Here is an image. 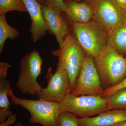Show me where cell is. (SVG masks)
<instances>
[{
  "label": "cell",
  "mask_w": 126,
  "mask_h": 126,
  "mask_svg": "<svg viewBox=\"0 0 126 126\" xmlns=\"http://www.w3.org/2000/svg\"><path fill=\"white\" fill-rule=\"evenodd\" d=\"M7 76V74H0V108L10 110V103L7 96L11 89V82L6 80Z\"/></svg>",
  "instance_id": "obj_18"
},
{
  "label": "cell",
  "mask_w": 126,
  "mask_h": 126,
  "mask_svg": "<svg viewBox=\"0 0 126 126\" xmlns=\"http://www.w3.org/2000/svg\"><path fill=\"white\" fill-rule=\"evenodd\" d=\"M59 104L60 112H70L80 118L91 117L110 110L108 97L100 95L76 96L69 93Z\"/></svg>",
  "instance_id": "obj_5"
},
{
  "label": "cell",
  "mask_w": 126,
  "mask_h": 126,
  "mask_svg": "<svg viewBox=\"0 0 126 126\" xmlns=\"http://www.w3.org/2000/svg\"><path fill=\"white\" fill-rule=\"evenodd\" d=\"M70 24L73 33L86 54L94 58L107 46L108 30L95 21Z\"/></svg>",
  "instance_id": "obj_3"
},
{
  "label": "cell",
  "mask_w": 126,
  "mask_h": 126,
  "mask_svg": "<svg viewBox=\"0 0 126 126\" xmlns=\"http://www.w3.org/2000/svg\"><path fill=\"white\" fill-rule=\"evenodd\" d=\"M92 0H64V1H91Z\"/></svg>",
  "instance_id": "obj_27"
},
{
  "label": "cell",
  "mask_w": 126,
  "mask_h": 126,
  "mask_svg": "<svg viewBox=\"0 0 126 126\" xmlns=\"http://www.w3.org/2000/svg\"><path fill=\"white\" fill-rule=\"evenodd\" d=\"M109 110H126V87L116 90L108 97Z\"/></svg>",
  "instance_id": "obj_16"
},
{
  "label": "cell",
  "mask_w": 126,
  "mask_h": 126,
  "mask_svg": "<svg viewBox=\"0 0 126 126\" xmlns=\"http://www.w3.org/2000/svg\"><path fill=\"white\" fill-rule=\"evenodd\" d=\"M52 54L58 59L57 66L62 67L67 72L70 80V93H72L87 54L73 32L65 38L58 49L52 51Z\"/></svg>",
  "instance_id": "obj_2"
},
{
  "label": "cell",
  "mask_w": 126,
  "mask_h": 126,
  "mask_svg": "<svg viewBox=\"0 0 126 126\" xmlns=\"http://www.w3.org/2000/svg\"><path fill=\"white\" fill-rule=\"evenodd\" d=\"M11 11L27 12L23 0H0V15Z\"/></svg>",
  "instance_id": "obj_17"
},
{
  "label": "cell",
  "mask_w": 126,
  "mask_h": 126,
  "mask_svg": "<svg viewBox=\"0 0 126 126\" xmlns=\"http://www.w3.org/2000/svg\"><path fill=\"white\" fill-rule=\"evenodd\" d=\"M125 87H126V78L118 85L104 90L102 94L100 96L103 98L108 97L115 91Z\"/></svg>",
  "instance_id": "obj_20"
},
{
  "label": "cell",
  "mask_w": 126,
  "mask_h": 126,
  "mask_svg": "<svg viewBox=\"0 0 126 126\" xmlns=\"http://www.w3.org/2000/svg\"><path fill=\"white\" fill-rule=\"evenodd\" d=\"M64 2V12L70 23H86L94 20L92 1Z\"/></svg>",
  "instance_id": "obj_12"
},
{
  "label": "cell",
  "mask_w": 126,
  "mask_h": 126,
  "mask_svg": "<svg viewBox=\"0 0 126 126\" xmlns=\"http://www.w3.org/2000/svg\"></svg>",
  "instance_id": "obj_29"
},
{
  "label": "cell",
  "mask_w": 126,
  "mask_h": 126,
  "mask_svg": "<svg viewBox=\"0 0 126 126\" xmlns=\"http://www.w3.org/2000/svg\"><path fill=\"white\" fill-rule=\"evenodd\" d=\"M31 19L30 29L32 40L36 43L45 36L48 31L42 9L36 0H23Z\"/></svg>",
  "instance_id": "obj_11"
},
{
  "label": "cell",
  "mask_w": 126,
  "mask_h": 126,
  "mask_svg": "<svg viewBox=\"0 0 126 126\" xmlns=\"http://www.w3.org/2000/svg\"><path fill=\"white\" fill-rule=\"evenodd\" d=\"M111 126H126V121L120 122Z\"/></svg>",
  "instance_id": "obj_26"
},
{
  "label": "cell",
  "mask_w": 126,
  "mask_h": 126,
  "mask_svg": "<svg viewBox=\"0 0 126 126\" xmlns=\"http://www.w3.org/2000/svg\"><path fill=\"white\" fill-rule=\"evenodd\" d=\"M46 5L52 6L64 12L65 4L64 0H48Z\"/></svg>",
  "instance_id": "obj_21"
},
{
  "label": "cell",
  "mask_w": 126,
  "mask_h": 126,
  "mask_svg": "<svg viewBox=\"0 0 126 126\" xmlns=\"http://www.w3.org/2000/svg\"><path fill=\"white\" fill-rule=\"evenodd\" d=\"M46 78L48 84L38 95L39 99L59 102L70 93L69 77L67 71L62 67L57 66L54 74L52 73V67H49Z\"/></svg>",
  "instance_id": "obj_8"
},
{
  "label": "cell",
  "mask_w": 126,
  "mask_h": 126,
  "mask_svg": "<svg viewBox=\"0 0 126 126\" xmlns=\"http://www.w3.org/2000/svg\"><path fill=\"white\" fill-rule=\"evenodd\" d=\"M79 118L71 113L62 112L58 118V126H78Z\"/></svg>",
  "instance_id": "obj_19"
},
{
  "label": "cell",
  "mask_w": 126,
  "mask_h": 126,
  "mask_svg": "<svg viewBox=\"0 0 126 126\" xmlns=\"http://www.w3.org/2000/svg\"><path fill=\"white\" fill-rule=\"evenodd\" d=\"M0 74H6V73H0Z\"/></svg>",
  "instance_id": "obj_30"
},
{
  "label": "cell",
  "mask_w": 126,
  "mask_h": 126,
  "mask_svg": "<svg viewBox=\"0 0 126 126\" xmlns=\"http://www.w3.org/2000/svg\"><path fill=\"white\" fill-rule=\"evenodd\" d=\"M43 61L38 51L34 49L21 60L20 70L16 85L23 93L32 96L39 94L43 88L37 79L41 73Z\"/></svg>",
  "instance_id": "obj_6"
},
{
  "label": "cell",
  "mask_w": 126,
  "mask_h": 126,
  "mask_svg": "<svg viewBox=\"0 0 126 126\" xmlns=\"http://www.w3.org/2000/svg\"><path fill=\"white\" fill-rule=\"evenodd\" d=\"M20 35L18 30L12 27L7 23L5 15H0V53L1 54L8 39L13 40L17 38Z\"/></svg>",
  "instance_id": "obj_15"
},
{
  "label": "cell",
  "mask_w": 126,
  "mask_h": 126,
  "mask_svg": "<svg viewBox=\"0 0 126 126\" xmlns=\"http://www.w3.org/2000/svg\"><path fill=\"white\" fill-rule=\"evenodd\" d=\"M104 90L118 85L126 78V58L108 45L94 58Z\"/></svg>",
  "instance_id": "obj_1"
},
{
  "label": "cell",
  "mask_w": 126,
  "mask_h": 126,
  "mask_svg": "<svg viewBox=\"0 0 126 126\" xmlns=\"http://www.w3.org/2000/svg\"><path fill=\"white\" fill-rule=\"evenodd\" d=\"M108 45L120 54H126V22L109 30Z\"/></svg>",
  "instance_id": "obj_14"
},
{
  "label": "cell",
  "mask_w": 126,
  "mask_h": 126,
  "mask_svg": "<svg viewBox=\"0 0 126 126\" xmlns=\"http://www.w3.org/2000/svg\"><path fill=\"white\" fill-rule=\"evenodd\" d=\"M126 121V110H108L94 117L79 118L78 126H111Z\"/></svg>",
  "instance_id": "obj_13"
},
{
  "label": "cell",
  "mask_w": 126,
  "mask_h": 126,
  "mask_svg": "<svg viewBox=\"0 0 126 126\" xmlns=\"http://www.w3.org/2000/svg\"><path fill=\"white\" fill-rule=\"evenodd\" d=\"M8 96L10 97L12 103L21 106L29 112L31 116L29 122L31 124L38 123L43 126H58V118L61 112L59 102L18 97L14 94L11 89L8 92Z\"/></svg>",
  "instance_id": "obj_4"
},
{
  "label": "cell",
  "mask_w": 126,
  "mask_h": 126,
  "mask_svg": "<svg viewBox=\"0 0 126 126\" xmlns=\"http://www.w3.org/2000/svg\"><path fill=\"white\" fill-rule=\"evenodd\" d=\"M12 115L10 110L0 108V122L1 123L5 121L6 119Z\"/></svg>",
  "instance_id": "obj_22"
},
{
  "label": "cell",
  "mask_w": 126,
  "mask_h": 126,
  "mask_svg": "<svg viewBox=\"0 0 126 126\" xmlns=\"http://www.w3.org/2000/svg\"><path fill=\"white\" fill-rule=\"evenodd\" d=\"M94 20L109 30L126 22V11L113 0H92Z\"/></svg>",
  "instance_id": "obj_9"
},
{
  "label": "cell",
  "mask_w": 126,
  "mask_h": 126,
  "mask_svg": "<svg viewBox=\"0 0 126 126\" xmlns=\"http://www.w3.org/2000/svg\"><path fill=\"white\" fill-rule=\"evenodd\" d=\"M104 91L94 65V58L87 54L74 90L70 93L76 96H98L101 95Z\"/></svg>",
  "instance_id": "obj_7"
},
{
  "label": "cell",
  "mask_w": 126,
  "mask_h": 126,
  "mask_svg": "<svg viewBox=\"0 0 126 126\" xmlns=\"http://www.w3.org/2000/svg\"><path fill=\"white\" fill-rule=\"evenodd\" d=\"M116 4L126 11V0H113Z\"/></svg>",
  "instance_id": "obj_24"
},
{
  "label": "cell",
  "mask_w": 126,
  "mask_h": 126,
  "mask_svg": "<svg viewBox=\"0 0 126 126\" xmlns=\"http://www.w3.org/2000/svg\"><path fill=\"white\" fill-rule=\"evenodd\" d=\"M40 6L46 5L48 0H36Z\"/></svg>",
  "instance_id": "obj_25"
},
{
  "label": "cell",
  "mask_w": 126,
  "mask_h": 126,
  "mask_svg": "<svg viewBox=\"0 0 126 126\" xmlns=\"http://www.w3.org/2000/svg\"><path fill=\"white\" fill-rule=\"evenodd\" d=\"M48 31L54 35L59 46L72 33L64 16V12L49 6H40Z\"/></svg>",
  "instance_id": "obj_10"
},
{
  "label": "cell",
  "mask_w": 126,
  "mask_h": 126,
  "mask_svg": "<svg viewBox=\"0 0 126 126\" xmlns=\"http://www.w3.org/2000/svg\"><path fill=\"white\" fill-rule=\"evenodd\" d=\"M16 119V115L12 114L7 118V121H6L2 123H1L0 126H10L11 125L15 123Z\"/></svg>",
  "instance_id": "obj_23"
},
{
  "label": "cell",
  "mask_w": 126,
  "mask_h": 126,
  "mask_svg": "<svg viewBox=\"0 0 126 126\" xmlns=\"http://www.w3.org/2000/svg\"></svg>",
  "instance_id": "obj_31"
},
{
  "label": "cell",
  "mask_w": 126,
  "mask_h": 126,
  "mask_svg": "<svg viewBox=\"0 0 126 126\" xmlns=\"http://www.w3.org/2000/svg\"><path fill=\"white\" fill-rule=\"evenodd\" d=\"M23 126L22 124L19 123H17V124H15V125H14V126Z\"/></svg>",
  "instance_id": "obj_28"
}]
</instances>
